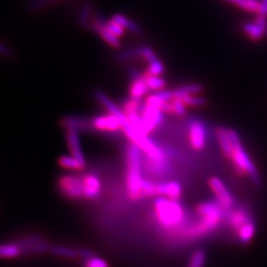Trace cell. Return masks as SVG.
I'll list each match as a JSON object with an SVG mask.
<instances>
[{"label": "cell", "mask_w": 267, "mask_h": 267, "mask_svg": "<svg viewBox=\"0 0 267 267\" xmlns=\"http://www.w3.org/2000/svg\"><path fill=\"white\" fill-rule=\"evenodd\" d=\"M209 186L216 197V202H218V204L222 207L226 213H229L231 210L234 209V196L232 195L231 191L228 189L227 185L224 183L222 179L216 176L210 178Z\"/></svg>", "instance_id": "cell-5"}, {"label": "cell", "mask_w": 267, "mask_h": 267, "mask_svg": "<svg viewBox=\"0 0 267 267\" xmlns=\"http://www.w3.org/2000/svg\"><path fill=\"white\" fill-rule=\"evenodd\" d=\"M67 142L71 156L77 159L83 166L86 167V161L80 147L78 131L68 130L67 132Z\"/></svg>", "instance_id": "cell-12"}, {"label": "cell", "mask_w": 267, "mask_h": 267, "mask_svg": "<svg viewBox=\"0 0 267 267\" xmlns=\"http://www.w3.org/2000/svg\"><path fill=\"white\" fill-rule=\"evenodd\" d=\"M92 27L94 30L108 43V44L114 47V48H119L120 42L118 37H116L114 34H112L109 31V29L106 26V23L103 21V18L101 16H97L95 20L93 21Z\"/></svg>", "instance_id": "cell-14"}, {"label": "cell", "mask_w": 267, "mask_h": 267, "mask_svg": "<svg viewBox=\"0 0 267 267\" xmlns=\"http://www.w3.org/2000/svg\"><path fill=\"white\" fill-rule=\"evenodd\" d=\"M150 89L148 87L146 76L140 75L137 72L134 73V80L132 85L130 87V96L134 99L141 100L144 95L147 94V92Z\"/></svg>", "instance_id": "cell-16"}, {"label": "cell", "mask_w": 267, "mask_h": 267, "mask_svg": "<svg viewBox=\"0 0 267 267\" xmlns=\"http://www.w3.org/2000/svg\"><path fill=\"white\" fill-rule=\"evenodd\" d=\"M63 126L68 130H87L88 128H92L91 121H87L86 119L76 118V117H67L63 120Z\"/></svg>", "instance_id": "cell-18"}, {"label": "cell", "mask_w": 267, "mask_h": 267, "mask_svg": "<svg viewBox=\"0 0 267 267\" xmlns=\"http://www.w3.org/2000/svg\"><path fill=\"white\" fill-rule=\"evenodd\" d=\"M255 232H256V227L253 220L245 223V225L237 232L240 243L243 245H247L248 243H250L254 238Z\"/></svg>", "instance_id": "cell-19"}, {"label": "cell", "mask_w": 267, "mask_h": 267, "mask_svg": "<svg viewBox=\"0 0 267 267\" xmlns=\"http://www.w3.org/2000/svg\"><path fill=\"white\" fill-rule=\"evenodd\" d=\"M230 133L233 142V149L229 159L232 160L236 170L241 175H246L254 184L260 185L261 178L258 169L251 160L248 153L246 152L240 138V135L233 129H230Z\"/></svg>", "instance_id": "cell-2"}, {"label": "cell", "mask_w": 267, "mask_h": 267, "mask_svg": "<svg viewBox=\"0 0 267 267\" xmlns=\"http://www.w3.org/2000/svg\"><path fill=\"white\" fill-rule=\"evenodd\" d=\"M54 1H58V0H33L30 4V7L32 10H38V9L43 8L48 3L54 2Z\"/></svg>", "instance_id": "cell-35"}, {"label": "cell", "mask_w": 267, "mask_h": 267, "mask_svg": "<svg viewBox=\"0 0 267 267\" xmlns=\"http://www.w3.org/2000/svg\"><path fill=\"white\" fill-rule=\"evenodd\" d=\"M142 151L134 144L127 150V191L132 200L143 198V184L145 179L142 176Z\"/></svg>", "instance_id": "cell-3"}, {"label": "cell", "mask_w": 267, "mask_h": 267, "mask_svg": "<svg viewBox=\"0 0 267 267\" xmlns=\"http://www.w3.org/2000/svg\"><path fill=\"white\" fill-rule=\"evenodd\" d=\"M91 11V6L89 4H84L80 10V13H79V25L82 27V28H85L87 27V24H88V16L89 13Z\"/></svg>", "instance_id": "cell-29"}, {"label": "cell", "mask_w": 267, "mask_h": 267, "mask_svg": "<svg viewBox=\"0 0 267 267\" xmlns=\"http://www.w3.org/2000/svg\"><path fill=\"white\" fill-rule=\"evenodd\" d=\"M205 261H206L205 252L201 249H198L192 253L188 267H204Z\"/></svg>", "instance_id": "cell-27"}, {"label": "cell", "mask_w": 267, "mask_h": 267, "mask_svg": "<svg viewBox=\"0 0 267 267\" xmlns=\"http://www.w3.org/2000/svg\"><path fill=\"white\" fill-rule=\"evenodd\" d=\"M145 76H146L148 87L150 90L159 92V91H162L163 88L165 87V81L162 78H160L158 76H152L148 72L145 73Z\"/></svg>", "instance_id": "cell-24"}, {"label": "cell", "mask_w": 267, "mask_h": 267, "mask_svg": "<svg viewBox=\"0 0 267 267\" xmlns=\"http://www.w3.org/2000/svg\"><path fill=\"white\" fill-rule=\"evenodd\" d=\"M235 3L240 8L250 13H258L260 8V1L258 0H237Z\"/></svg>", "instance_id": "cell-25"}, {"label": "cell", "mask_w": 267, "mask_h": 267, "mask_svg": "<svg viewBox=\"0 0 267 267\" xmlns=\"http://www.w3.org/2000/svg\"><path fill=\"white\" fill-rule=\"evenodd\" d=\"M171 102L173 106V113L180 117L183 116L186 111V105L183 102V100L180 98H174Z\"/></svg>", "instance_id": "cell-31"}, {"label": "cell", "mask_w": 267, "mask_h": 267, "mask_svg": "<svg viewBox=\"0 0 267 267\" xmlns=\"http://www.w3.org/2000/svg\"><path fill=\"white\" fill-rule=\"evenodd\" d=\"M83 182V197L87 199H95L101 193V181L95 174H86L82 176Z\"/></svg>", "instance_id": "cell-11"}, {"label": "cell", "mask_w": 267, "mask_h": 267, "mask_svg": "<svg viewBox=\"0 0 267 267\" xmlns=\"http://www.w3.org/2000/svg\"><path fill=\"white\" fill-rule=\"evenodd\" d=\"M22 253V249L18 244H3L0 247V255L2 258H15Z\"/></svg>", "instance_id": "cell-21"}, {"label": "cell", "mask_w": 267, "mask_h": 267, "mask_svg": "<svg viewBox=\"0 0 267 267\" xmlns=\"http://www.w3.org/2000/svg\"><path fill=\"white\" fill-rule=\"evenodd\" d=\"M189 143L195 151H201L205 148L208 139V131L206 125L200 120H192L188 125Z\"/></svg>", "instance_id": "cell-7"}, {"label": "cell", "mask_w": 267, "mask_h": 267, "mask_svg": "<svg viewBox=\"0 0 267 267\" xmlns=\"http://www.w3.org/2000/svg\"><path fill=\"white\" fill-rule=\"evenodd\" d=\"M182 188L176 181L167 182H157L156 183V194L159 196H164L168 199L177 200L181 196Z\"/></svg>", "instance_id": "cell-10"}, {"label": "cell", "mask_w": 267, "mask_h": 267, "mask_svg": "<svg viewBox=\"0 0 267 267\" xmlns=\"http://www.w3.org/2000/svg\"><path fill=\"white\" fill-rule=\"evenodd\" d=\"M147 72L152 76H158L163 72V65L159 61L152 63L150 64V67Z\"/></svg>", "instance_id": "cell-32"}, {"label": "cell", "mask_w": 267, "mask_h": 267, "mask_svg": "<svg viewBox=\"0 0 267 267\" xmlns=\"http://www.w3.org/2000/svg\"><path fill=\"white\" fill-rule=\"evenodd\" d=\"M266 26L260 25L258 23L246 22L243 25V31L245 35L253 42L260 41L266 35Z\"/></svg>", "instance_id": "cell-17"}, {"label": "cell", "mask_w": 267, "mask_h": 267, "mask_svg": "<svg viewBox=\"0 0 267 267\" xmlns=\"http://www.w3.org/2000/svg\"><path fill=\"white\" fill-rule=\"evenodd\" d=\"M142 57H144L150 64L158 61V59L156 58V54L153 52L152 49H150L148 47L142 48Z\"/></svg>", "instance_id": "cell-33"}, {"label": "cell", "mask_w": 267, "mask_h": 267, "mask_svg": "<svg viewBox=\"0 0 267 267\" xmlns=\"http://www.w3.org/2000/svg\"><path fill=\"white\" fill-rule=\"evenodd\" d=\"M91 125L93 129L103 132H117L122 129L120 119L112 114L95 117L91 120Z\"/></svg>", "instance_id": "cell-9"}, {"label": "cell", "mask_w": 267, "mask_h": 267, "mask_svg": "<svg viewBox=\"0 0 267 267\" xmlns=\"http://www.w3.org/2000/svg\"><path fill=\"white\" fill-rule=\"evenodd\" d=\"M180 99L183 100L186 106H191V107H201L206 104V100L198 95H189Z\"/></svg>", "instance_id": "cell-28"}, {"label": "cell", "mask_w": 267, "mask_h": 267, "mask_svg": "<svg viewBox=\"0 0 267 267\" xmlns=\"http://www.w3.org/2000/svg\"><path fill=\"white\" fill-rule=\"evenodd\" d=\"M266 35H267V30H266Z\"/></svg>", "instance_id": "cell-38"}, {"label": "cell", "mask_w": 267, "mask_h": 267, "mask_svg": "<svg viewBox=\"0 0 267 267\" xmlns=\"http://www.w3.org/2000/svg\"><path fill=\"white\" fill-rule=\"evenodd\" d=\"M77 250H78V257H81V258H83L84 260L89 259V258H91V257L94 256L93 252L90 251L88 249H86V248H79V249H77Z\"/></svg>", "instance_id": "cell-36"}, {"label": "cell", "mask_w": 267, "mask_h": 267, "mask_svg": "<svg viewBox=\"0 0 267 267\" xmlns=\"http://www.w3.org/2000/svg\"><path fill=\"white\" fill-rule=\"evenodd\" d=\"M216 138L224 156L230 158L233 149V142L230 129H227L225 127H218L216 129Z\"/></svg>", "instance_id": "cell-15"}, {"label": "cell", "mask_w": 267, "mask_h": 267, "mask_svg": "<svg viewBox=\"0 0 267 267\" xmlns=\"http://www.w3.org/2000/svg\"><path fill=\"white\" fill-rule=\"evenodd\" d=\"M59 164L63 168L70 169V170H84L86 168L77 159H75L72 156H61L59 158Z\"/></svg>", "instance_id": "cell-23"}, {"label": "cell", "mask_w": 267, "mask_h": 267, "mask_svg": "<svg viewBox=\"0 0 267 267\" xmlns=\"http://www.w3.org/2000/svg\"><path fill=\"white\" fill-rule=\"evenodd\" d=\"M112 21L117 23L118 25H120V26L123 27V28H127V29H129L130 31H132L134 33H137V34H138V33L141 32L140 27H139L137 24H135V23L132 22L131 20L127 19L126 17H124V16H122V15H120V14L114 15L113 18H112Z\"/></svg>", "instance_id": "cell-26"}, {"label": "cell", "mask_w": 267, "mask_h": 267, "mask_svg": "<svg viewBox=\"0 0 267 267\" xmlns=\"http://www.w3.org/2000/svg\"><path fill=\"white\" fill-rule=\"evenodd\" d=\"M203 91V86L198 83H191L187 85H183L181 87L172 90L173 99L174 98H183L189 95H198Z\"/></svg>", "instance_id": "cell-20"}, {"label": "cell", "mask_w": 267, "mask_h": 267, "mask_svg": "<svg viewBox=\"0 0 267 267\" xmlns=\"http://www.w3.org/2000/svg\"><path fill=\"white\" fill-rule=\"evenodd\" d=\"M50 251L58 256L62 257H67V258H75L78 257V250L67 247L64 245H53L50 247Z\"/></svg>", "instance_id": "cell-22"}, {"label": "cell", "mask_w": 267, "mask_h": 267, "mask_svg": "<svg viewBox=\"0 0 267 267\" xmlns=\"http://www.w3.org/2000/svg\"><path fill=\"white\" fill-rule=\"evenodd\" d=\"M59 187L62 193L70 199H79L83 197L82 176L64 175L59 180Z\"/></svg>", "instance_id": "cell-6"}, {"label": "cell", "mask_w": 267, "mask_h": 267, "mask_svg": "<svg viewBox=\"0 0 267 267\" xmlns=\"http://www.w3.org/2000/svg\"><path fill=\"white\" fill-rule=\"evenodd\" d=\"M196 214L199 220L190 225L191 227H186L184 230L185 235L188 237L199 238L213 232L227 216V213L218 202L201 203L196 208Z\"/></svg>", "instance_id": "cell-1"}, {"label": "cell", "mask_w": 267, "mask_h": 267, "mask_svg": "<svg viewBox=\"0 0 267 267\" xmlns=\"http://www.w3.org/2000/svg\"><path fill=\"white\" fill-rule=\"evenodd\" d=\"M155 215L159 225L165 229H174L185 221V213L176 200L159 198L155 203Z\"/></svg>", "instance_id": "cell-4"}, {"label": "cell", "mask_w": 267, "mask_h": 267, "mask_svg": "<svg viewBox=\"0 0 267 267\" xmlns=\"http://www.w3.org/2000/svg\"><path fill=\"white\" fill-rule=\"evenodd\" d=\"M106 26H107V28L109 29V31L111 32L112 34H114L116 37L123 36L124 28L121 27L120 25H118L117 23L111 21V22L106 23Z\"/></svg>", "instance_id": "cell-34"}, {"label": "cell", "mask_w": 267, "mask_h": 267, "mask_svg": "<svg viewBox=\"0 0 267 267\" xmlns=\"http://www.w3.org/2000/svg\"><path fill=\"white\" fill-rule=\"evenodd\" d=\"M84 267H110L109 264L107 263V261L103 258L97 257V256H93L89 259L84 260Z\"/></svg>", "instance_id": "cell-30"}, {"label": "cell", "mask_w": 267, "mask_h": 267, "mask_svg": "<svg viewBox=\"0 0 267 267\" xmlns=\"http://www.w3.org/2000/svg\"><path fill=\"white\" fill-rule=\"evenodd\" d=\"M226 218L228 220L229 225L231 226V228L233 230H235L236 232H238L245 225V223L252 220L250 218V215L247 212V210L245 208H242V207L231 210L229 213H227Z\"/></svg>", "instance_id": "cell-13"}, {"label": "cell", "mask_w": 267, "mask_h": 267, "mask_svg": "<svg viewBox=\"0 0 267 267\" xmlns=\"http://www.w3.org/2000/svg\"><path fill=\"white\" fill-rule=\"evenodd\" d=\"M142 114V132L145 135L153 132L163 120V112L154 106L145 105Z\"/></svg>", "instance_id": "cell-8"}, {"label": "cell", "mask_w": 267, "mask_h": 267, "mask_svg": "<svg viewBox=\"0 0 267 267\" xmlns=\"http://www.w3.org/2000/svg\"><path fill=\"white\" fill-rule=\"evenodd\" d=\"M257 16L267 18V0H260V8L257 13Z\"/></svg>", "instance_id": "cell-37"}]
</instances>
